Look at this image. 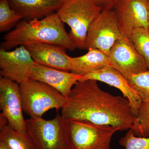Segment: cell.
Wrapping results in <instances>:
<instances>
[{"label":"cell","instance_id":"1","mask_svg":"<svg viewBox=\"0 0 149 149\" xmlns=\"http://www.w3.org/2000/svg\"><path fill=\"white\" fill-rule=\"evenodd\" d=\"M95 80L78 81L61 109L67 121L81 120L129 130L136 118L127 99L103 91Z\"/></svg>","mask_w":149,"mask_h":149},{"label":"cell","instance_id":"2","mask_svg":"<svg viewBox=\"0 0 149 149\" xmlns=\"http://www.w3.org/2000/svg\"><path fill=\"white\" fill-rule=\"evenodd\" d=\"M34 43L54 44L70 51L76 49L56 12L40 19H22L4 36L1 49L10 50Z\"/></svg>","mask_w":149,"mask_h":149},{"label":"cell","instance_id":"3","mask_svg":"<svg viewBox=\"0 0 149 149\" xmlns=\"http://www.w3.org/2000/svg\"><path fill=\"white\" fill-rule=\"evenodd\" d=\"M102 11L95 0H64L56 13L70 27L68 35L76 48L85 49L89 27Z\"/></svg>","mask_w":149,"mask_h":149},{"label":"cell","instance_id":"4","mask_svg":"<svg viewBox=\"0 0 149 149\" xmlns=\"http://www.w3.org/2000/svg\"><path fill=\"white\" fill-rule=\"evenodd\" d=\"M23 111L30 117H42L52 109L62 108L67 98L45 83L28 79L19 84Z\"/></svg>","mask_w":149,"mask_h":149},{"label":"cell","instance_id":"5","mask_svg":"<svg viewBox=\"0 0 149 149\" xmlns=\"http://www.w3.org/2000/svg\"><path fill=\"white\" fill-rule=\"evenodd\" d=\"M27 132L37 149H70L68 121L58 113L45 120L30 117L26 120Z\"/></svg>","mask_w":149,"mask_h":149},{"label":"cell","instance_id":"6","mask_svg":"<svg viewBox=\"0 0 149 149\" xmlns=\"http://www.w3.org/2000/svg\"><path fill=\"white\" fill-rule=\"evenodd\" d=\"M70 149H110L118 126L94 123L85 120L68 121Z\"/></svg>","mask_w":149,"mask_h":149},{"label":"cell","instance_id":"7","mask_svg":"<svg viewBox=\"0 0 149 149\" xmlns=\"http://www.w3.org/2000/svg\"><path fill=\"white\" fill-rule=\"evenodd\" d=\"M122 37L114 11L102 10L89 27L85 49H97L109 55L115 43Z\"/></svg>","mask_w":149,"mask_h":149},{"label":"cell","instance_id":"8","mask_svg":"<svg viewBox=\"0 0 149 149\" xmlns=\"http://www.w3.org/2000/svg\"><path fill=\"white\" fill-rule=\"evenodd\" d=\"M110 66L128 79L132 75L148 70L146 62L130 38L123 37L110 51Z\"/></svg>","mask_w":149,"mask_h":149},{"label":"cell","instance_id":"9","mask_svg":"<svg viewBox=\"0 0 149 149\" xmlns=\"http://www.w3.org/2000/svg\"><path fill=\"white\" fill-rule=\"evenodd\" d=\"M123 37L130 38L137 28L148 29L149 0H118L113 8Z\"/></svg>","mask_w":149,"mask_h":149},{"label":"cell","instance_id":"10","mask_svg":"<svg viewBox=\"0 0 149 149\" xmlns=\"http://www.w3.org/2000/svg\"><path fill=\"white\" fill-rule=\"evenodd\" d=\"M0 107L11 127L19 132H27L19 84L3 77L0 78Z\"/></svg>","mask_w":149,"mask_h":149},{"label":"cell","instance_id":"11","mask_svg":"<svg viewBox=\"0 0 149 149\" xmlns=\"http://www.w3.org/2000/svg\"><path fill=\"white\" fill-rule=\"evenodd\" d=\"M35 62L24 46L12 51L0 49V69L1 77L8 78L18 84L29 79Z\"/></svg>","mask_w":149,"mask_h":149},{"label":"cell","instance_id":"12","mask_svg":"<svg viewBox=\"0 0 149 149\" xmlns=\"http://www.w3.org/2000/svg\"><path fill=\"white\" fill-rule=\"evenodd\" d=\"M81 75L55 69L35 63L30 71L29 79L45 83L56 89L67 99Z\"/></svg>","mask_w":149,"mask_h":149},{"label":"cell","instance_id":"13","mask_svg":"<svg viewBox=\"0 0 149 149\" xmlns=\"http://www.w3.org/2000/svg\"><path fill=\"white\" fill-rule=\"evenodd\" d=\"M95 80L114 87L129 101L133 112L137 116L142 102L139 95L129 85L128 80L118 70L110 66L82 76L79 81Z\"/></svg>","mask_w":149,"mask_h":149},{"label":"cell","instance_id":"14","mask_svg":"<svg viewBox=\"0 0 149 149\" xmlns=\"http://www.w3.org/2000/svg\"><path fill=\"white\" fill-rule=\"evenodd\" d=\"M24 46L36 63L70 71V56L67 54L66 49L63 47L47 43H34Z\"/></svg>","mask_w":149,"mask_h":149},{"label":"cell","instance_id":"15","mask_svg":"<svg viewBox=\"0 0 149 149\" xmlns=\"http://www.w3.org/2000/svg\"><path fill=\"white\" fill-rule=\"evenodd\" d=\"M23 20L40 19L58 10L64 0H8Z\"/></svg>","mask_w":149,"mask_h":149},{"label":"cell","instance_id":"16","mask_svg":"<svg viewBox=\"0 0 149 149\" xmlns=\"http://www.w3.org/2000/svg\"><path fill=\"white\" fill-rule=\"evenodd\" d=\"M85 54L70 57V72L83 76L110 66L108 55L97 49L90 48Z\"/></svg>","mask_w":149,"mask_h":149},{"label":"cell","instance_id":"17","mask_svg":"<svg viewBox=\"0 0 149 149\" xmlns=\"http://www.w3.org/2000/svg\"><path fill=\"white\" fill-rule=\"evenodd\" d=\"M0 144L8 149H37L27 132H19L9 125L0 129Z\"/></svg>","mask_w":149,"mask_h":149},{"label":"cell","instance_id":"18","mask_svg":"<svg viewBox=\"0 0 149 149\" xmlns=\"http://www.w3.org/2000/svg\"><path fill=\"white\" fill-rule=\"evenodd\" d=\"M22 19L11 7L8 0H0V32H8Z\"/></svg>","mask_w":149,"mask_h":149},{"label":"cell","instance_id":"19","mask_svg":"<svg viewBox=\"0 0 149 149\" xmlns=\"http://www.w3.org/2000/svg\"><path fill=\"white\" fill-rule=\"evenodd\" d=\"M130 39L146 62L149 70V31L146 28H137L133 31Z\"/></svg>","mask_w":149,"mask_h":149},{"label":"cell","instance_id":"20","mask_svg":"<svg viewBox=\"0 0 149 149\" xmlns=\"http://www.w3.org/2000/svg\"><path fill=\"white\" fill-rule=\"evenodd\" d=\"M129 85L143 102H149V70L134 74L127 79Z\"/></svg>","mask_w":149,"mask_h":149},{"label":"cell","instance_id":"21","mask_svg":"<svg viewBox=\"0 0 149 149\" xmlns=\"http://www.w3.org/2000/svg\"><path fill=\"white\" fill-rule=\"evenodd\" d=\"M131 129L136 136L149 137V102H142L136 120Z\"/></svg>","mask_w":149,"mask_h":149},{"label":"cell","instance_id":"22","mask_svg":"<svg viewBox=\"0 0 149 149\" xmlns=\"http://www.w3.org/2000/svg\"><path fill=\"white\" fill-rule=\"evenodd\" d=\"M119 143L125 149H149V137L136 136L130 128L125 136L120 138Z\"/></svg>","mask_w":149,"mask_h":149},{"label":"cell","instance_id":"23","mask_svg":"<svg viewBox=\"0 0 149 149\" xmlns=\"http://www.w3.org/2000/svg\"><path fill=\"white\" fill-rule=\"evenodd\" d=\"M102 11L113 9L115 5L118 0H95Z\"/></svg>","mask_w":149,"mask_h":149},{"label":"cell","instance_id":"24","mask_svg":"<svg viewBox=\"0 0 149 149\" xmlns=\"http://www.w3.org/2000/svg\"><path fill=\"white\" fill-rule=\"evenodd\" d=\"M8 125V121L2 113L0 114V129Z\"/></svg>","mask_w":149,"mask_h":149},{"label":"cell","instance_id":"25","mask_svg":"<svg viewBox=\"0 0 149 149\" xmlns=\"http://www.w3.org/2000/svg\"><path fill=\"white\" fill-rule=\"evenodd\" d=\"M0 149H8L5 147L4 146L0 144Z\"/></svg>","mask_w":149,"mask_h":149},{"label":"cell","instance_id":"26","mask_svg":"<svg viewBox=\"0 0 149 149\" xmlns=\"http://www.w3.org/2000/svg\"><path fill=\"white\" fill-rule=\"evenodd\" d=\"M148 31H149V22H148Z\"/></svg>","mask_w":149,"mask_h":149}]
</instances>
